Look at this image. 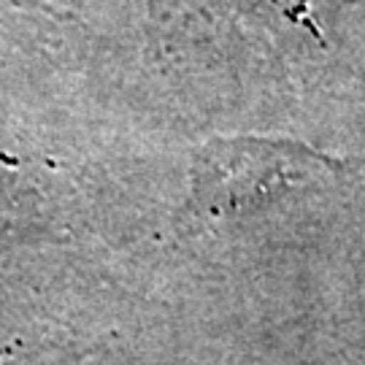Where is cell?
<instances>
[{
    "instance_id": "cell-1",
    "label": "cell",
    "mask_w": 365,
    "mask_h": 365,
    "mask_svg": "<svg viewBox=\"0 0 365 365\" xmlns=\"http://www.w3.org/2000/svg\"><path fill=\"white\" fill-rule=\"evenodd\" d=\"M309 157L306 152L279 149V146H230L214 149L209 155V200L211 206L244 203L249 197L271 192L276 184H287L298 176L300 160Z\"/></svg>"
}]
</instances>
